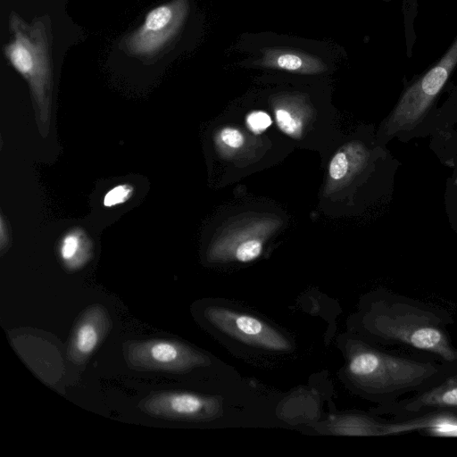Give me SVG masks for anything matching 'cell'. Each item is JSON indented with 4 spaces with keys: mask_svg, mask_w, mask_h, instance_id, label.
<instances>
[{
    "mask_svg": "<svg viewBox=\"0 0 457 457\" xmlns=\"http://www.w3.org/2000/svg\"><path fill=\"white\" fill-rule=\"evenodd\" d=\"M234 49L241 67L303 78L332 73L343 57L332 43L273 31L244 32Z\"/></svg>",
    "mask_w": 457,
    "mask_h": 457,
    "instance_id": "1",
    "label": "cell"
},
{
    "mask_svg": "<svg viewBox=\"0 0 457 457\" xmlns=\"http://www.w3.org/2000/svg\"><path fill=\"white\" fill-rule=\"evenodd\" d=\"M12 37L4 54L12 67L28 81L40 123L45 125L51 110L52 70L49 44L41 21L28 24L17 14L10 17Z\"/></svg>",
    "mask_w": 457,
    "mask_h": 457,
    "instance_id": "2",
    "label": "cell"
},
{
    "mask_svg": "<svg viewBox=\"0 0 457 457\" xmlns=\"http://www.w3.org/2000/svg\"><path fill=\"white\" fill-rule=\"evenodd\" d=\"M433 313L401 303H393L374 318L375 330L381 336L411 347L457 360L454 350Z\"/></svg>",
    "mask_w": 457,
    "mask_h": 457,
    "instance_id": "3",
    "label": "cell"
},
{
    "mask_svg": "<svg viewBox=\"0 0 457 457\" xmlns=\"http://www.w3.org/2000/svg\"><path fill=\"white\" fill-rule=\"evenodd\" d=\"M349 371L365 387L379 393L414 387L436 372L424 363L361 348L350 359Z\"/></svg>",
    "mask_w": 457,
    "mask_h": 457,
    "instance_id": "4",
    "label": "cell"
},
{
    "mask_svg": "<svg viewBox=\"0 0 457 457\" xmlns=\"http://www.w3.org/2000/svg\"><path fill=\"white\" fill-rule=\"evenodd\" d=\"M457 65V37L442 58L403 93L386 125L395 135L413 127L426 113Z\"/></svg>",
    "mask_w": 457,
    "mask_h": 457,
    "instance_id": "5",
    "label": "cell"
},
{
    "mask_svg": "<svg viewBox=\"0 0 457 457\" xmlns=\"http://www.w3.org/2000/svg\"><path fill=\"white\" fill-rule=\"evenodd\" d=\"M192 0H172L150 11L144 23L125 39L129 53L152 56L173 41L190 16Z\"/></svg>",
    "mask_w": 457,
    "mask_h": 457,
    "instance_id": "6",
    "label": "cell"
},
{
    "mask_svg": "<svg viewBox=\"0 0 457 457\" xmlns=\"http://www.w3.org/2000/svg\"><path fill=\"white\" fill-rule=\"evenodd\" d=\"M123 353L134 369L184 372L204 363V358L191 347L175 340L147 339L129 341Z\"/></svg>",
    "mask_w": 457,
    "mask_h": 457,
    "instance_id": "7",
    "label": "cell"
},
{
    "mask_svg": "<svg viewBox=\"0 0 457 457\" xmlns=\"http://www.w3.org/2000/svg\"><path fill=\"white\" fill-rule=\"evenodd\" d=\"M204 316L220 331L247 344L277 351L290 348L281 334L255 317L216 307L206 309Z\"/></svg>",
    "mask_w": 457,
    "mask_h": 457,
    "instance_id": "8",
    "label": "cell"
},
{
    "mask_svg": "<svg viewBox=\"0 0 457 457\" xmlns=\"http://www.w3.org/2000/svg\"><path fill=\"white\" fill-rule=\"evenodd\" d=\"M139 409L153 417L192 420L211 417L216 403L212 399L194 393L162 391L143 399Z\"/></svg>",
    "mask_w": 457,
    "mask_h": 457,
    "instance_id": "9",
    "label": "cell"
},
{
    "mask_svg": "<svg viewBox=\"0 0 457 457\" xmlns=\"http://www.w3.org/2000/svg\"><path fill=\"white\" fill-rule=\"evenodd\" d=\"M112 328L107 310L101 304H94L85 310L72 331L68 357L75 364H82L99 347Z\"/></svg>",
    "mask_w": 457,
    "mask_h": 457,
    "instance_id": "10",
    "label": "cell"
},
{
    "mask_svg": "<svg viewBox=\"0 0 457 457\" xmlns=\"http://www.w3.org/2000/svg\"><path fill=\"white\" fill-rule=\"evenodd\" d=\"M58 253L66 269L77 270L94 255V243L87 231L75 227L66 231L58 244Z\"/></svg>",
    "mask_w": 457,
    "mask_h": 457,
    "instance_id": "11",
    "label": "cell"
},
{
    "mask_svg": "<svg viewBox=\"0 0 457 457\" xmlns=\"http://www.w3.org/2000/svg\"><path fill=\"white\" fill-rule=\"evenodd\" d=\"M413 430L426 431L436 436H457V416L436 414L404 422L383 425L382 435L400 434Z\"/></svg>",
    "mask_w": 457,
    "mask_h": 457,
    "instance_id": "12",
    "label": "cell"
},
{
    "mask_svg": "<svg viewBox=\"0 0 457 457\" xmlns=\"http://www.w3.org/2000/svg\"><path fill=\"white\" fill-rule=\"evenodd\" d=\"M428 408L457 409V376L411 399L403 407L412 412Z\"/></svg>",
    "mask_w": 457,
    "mask_h": 457,
    "instance_id": "13",
    "label": "cell"
},
{
    "mask_svg": "<svg viewBox=\"0 0 457 457\" xmlns=\"http://www.w3.org/2000/svg\"><path fill=\"white\" fill-rule=\"evenodd\" d=\"M276 122L285 134L294 137H299L302 134V121L295 117L290 110L285 107H278L275 110Z\"/></svg>",
    "mask_w": 457,
    "mask_h": 457,
    "instance_id": "14",
    "label": "cell"
},
{
    "mask_svg": "<svg viewBox=\"0 0 457 457\" xmlns=\"http://www.w3.org/2000/svg\"><path fill=\"white\" fill-rule=\"evenodd\" d=\"M134 193L131 184L124 183L112 187L104 197L103 204L105 207H114L129 201Z\"/></svg>",
    "mask_w": 457,
    "mask_h": 457,
    "instance_id": "15",
    "label": "cell"
},
{
    "mask_svg": "<svg viewBox=\"0 0 457 457\" xmlns=\"http://www.w3.org/2000/svg\"><path fill=\"white\" fill-rule=\"evenodd\" d=\"M262 243L257 239H249L242 242L236 250V259L241 262H247L256 259L262 253Z\"/></svg>",
    "mask_w": 457,
    "mask_h": 457,
    "instance_id": "16",
    "label": "cell"
},
{
    "mask_svg": "<svg viewBox=\"0 0 457 457\" xmlns=\"http://www.w3.org/2000/svg\"><path fill=\"white\" fill-rule=\"evenodd\" d=\"M247 127L254 133L260 134L271 125L270 115L263 111H253L246 117Z\"/></svg>",
    "mask_w": 457,
    "mask_h": 457,
    "instance_id": "17",
    "label": "cell"
},
{
    "mask_svg": "<svg viewBox=\"0 0 457 457\" xmlns=\"http://www.w3.org/2000/svg\"><path fill=\"white\" fill-rule=\"evenodd\" d=\"M349 168L348 159L345 153H337L331 160L329 164V176L335 180L344 178Z\"/></svg>",
    "mask_w": 457,
    "mask_h": 457,
    "instance_id": "18",
    "label": "cell"
},
{
    "mask_svg": "<svg viewBox=\"0 0 457 457\" xmlns=\"http://www.w3.org/2000/svg\"><path fill=\"white\" fill-rule=\"evenodd\" d=\"M221 141L232 148H238L244 144L243 134L234 128H224L220 134Z\"/></svg>",
    "mask_w": 457,
    "mask_h": 457,
    "instance_id": "19",
    "label": "cell"
},
{
    "mask_svg": "<svg viewBox=\"0 0 457 457\" xmlns=\"http://www.w3.org/2000/svg\"><path fill=\"white\" fill-rule=\"evenodd\" d=\"M10 243V233L8 225L4 220V217L1 215L0 218V248L2 253L7 248Z\"/></svg>",
    "mask_w": 457,
    "mask_h": 457,
    "instance_id": "20",
    "label": "cell"
}]
</instances>
